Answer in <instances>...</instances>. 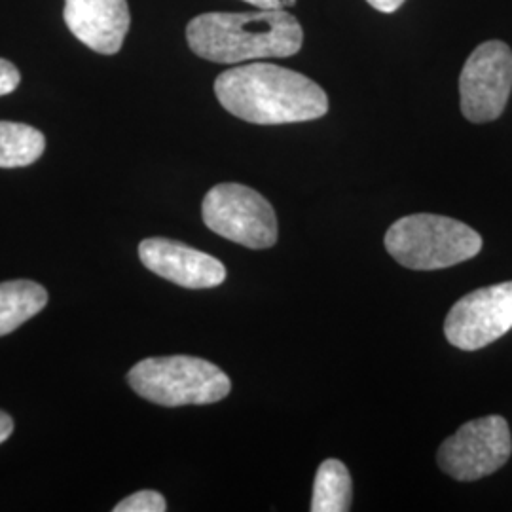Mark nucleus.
Returning a JSON list of instances; mask_svg holds the SVG:
<instances>
[{
	"instance_id": "obj_13",
	"label": "nucleus",
	"mask_w": 512,
	"mask_h": 512,
	"mask_svg": "<svg viewBox=\"0 0 512 512\" xmlns=\"http://www.w3.org/2000/svg\"><path fill=\"white\" fill-rule=\"evenodd\" d=\"M46 150V137L33 126L0 122V169L35 164Z\"/></svg>"
},
{
	"instance_id": "obj_8",
	"label": "nucleus",
	"mask_w": 512,
	"mask_h": 512,
	"mask_svg": "<svg viewBox=\"0 0 512 512\" xmlns=\"http://www.w3.org/2000/svg\"><path fill=\"white\" fill-rule=\"evenodd\" d=\"M512 329V281L465 294L446 315L444 334L454 348L478 351Z\"/></svg>"
},
{
	"instance_id": "obj_12",
	"label": "nucleus",
	"mask_w": 512,
	"mask_h": 512,
	"mask_svg": "<svg viewBox=\"0 0 512 512\" xmlns=\"http://www.w3.org/2000/svg\"><path fill=\"white\" fill-rule=\"evenodd\" d=\"M351 475L348 467L340 459H327L319 465L315 482L311 511L348 512L351 509Z\"/></svg>"
},
{
	"instance_id": "obj_2",
	"label": "nucleus",
	"mask_w": 512,
	"mask_h": 512,
	"mask_svg": "<svg viewBox=\"0 0 512 512\" xmlns=\"http://www.w3.org/2000/svg\"><path fill=\"white\" fill-rule=\"evenodd\" d=\"M190 50L220 65H239L256 59L291 57L304 42L300 21L283 8L256 12H209L186 27Z\"/></svg>"
},
{
	"instance_id": "obj_6",
	"label": "nucleus",
	"mask_w": 512,
	"mask_h": 512,
	"mask_svg": "<svg viewBox=\"0 0 512 512\" xmlns=\"http://www.w3.org/2000/svg\"><path fill=\"white\" fill-rule=\"evenodd\" d=\"M512 454L509 423L503 416L467 421L440 444L437 461L446 475L459 482H473L494 475Z\"/></svg>"
},
{
	"instance_id": "obj_15",
	"label": "nucleus",
	"mask_w": 512,
	"mask_h": 512,
	"mask_svg": "<svg viewBox=\"0 0 512 512\" xmlns=\"http://www.w3.org/2000/svg\"><path fill=\"white\" fill-rule=\"evenodd\" d=\"M21 74L18 67L6 59H0V97L14 92L19 86Z\"/></svg>"
},
{
	"instance_id": "obj_11",
	"label": "nucleus",
	"mask_w": 512,
	"mask_h": 512,
	"mask_svg": "<svg viewBox=\"0 0 512 512\" xmlns=\"http://www.w3.org/2000/svg\"><path fill=\"white\" fill-rule=\"evenodd\" d=\"M48 293L42 285L27 279L0 283V336L19 329L44 310Z\"/></svg>"
},
{
	"instance_id": "obj_3",
	"label": "nucleus",
	"mask_w": 512,
	"mask_h": 512,
	"mask_svg": "<svg viewBox=\"0 0 512 512\" xmlns=\"http://www.w3.org/2000/svg\"><path fill=\"white\" fill-rule=\"evenodd\" d=\"M385 249L404 268L431 272L475 258L482 249V238L465 222L420 213L391 224Z\"/></svg>"
},
{
	"instance_id": "obj_1",
	"label": "nucleus",
	"mask_w": 512,
	"mask_h": 512,
	"mask_svg": "<svg viewBox=\"0 0 512 512\" xmlns=\"http://www.w3.org/2000/svg\"><path fill=\"white\" fill-rule=\"evenodd\" d=\"M220 105L249 124L281 126L323 118L329 97L311 78L274 63H247L219 74Z\"/></svg>"
},
{
	"instance_id": "obj_5",
	"label": "nucleus",
	"mask_w": 512,
	"mask_h": 512,
	"mask_svg": "<svg viewBox=\"0 0 512 512\" xmlns=\"http://www.w3.org/2000/svg\"><path fill=\"white\" fill-rule=\"evenodd\" d=\"M202 215L211 232L247 249H270L277 243L272 203L245 184L213 186L203 198Z\"/></svg>"
},
{
	"instance_id": "obj_18",
	"label": "nucleus",
	"mask_w": 512,
	"mask_h": 512,
	"mask_svg": "<svg viewBox=\"0 0 512 512\" xmlns=\"http://www.w3.org/2000/svg\"><path fill=\"white\" fill-rule=\"evenodd\" d=\"M249 4H253L256 8H262V10H274V8H283L281 0H245Z\"/></svg>"
},
{
	"instance_id": "obj_14",
	"label": "nucleus",
	"mask_w": 512,
	"mask_h": 512,
	"mask_svg": "<svg viewBox=\"0 0 512 512\" xmlns=\"http://www.w3.org/2000/svg\"><path fill=\"white\" fill-rule=\"evenodd\" d=\"M167 511L165 497L154 490H143L120 501L114 512H164Z\"/></svg>"
},
{
	"instance_id": "obj_17",
	"label": "nucleus",
	"mask_w": 512,
	"mask_h": 512,
	"mask_svg": "<svg viewBox=\"0 0 512 512\" xmlns=\"http://www.w3.org/2000/svg\"><path fill=\"white\" fill-rule=\"evenodd\" d=\"M12 433H14V420L10 418V414H6V412L0 410V444H2L4 440L10 439Z\"/></svg>"
},
{
	"instance_id": "obj_10",
	"label": "nucleus",
	"mask_w": 512,
	"mask_h": 512,
	"mask_svg": "<svg viewBox=\"0 0 512 512\" xmlns=\"http://www.w3.org/2000/svg\"><path fill=\"white\" fill-rule=\"evenodd\" d=\"M63 18L74 37L105 55L120 52L131 23L126 0H65Z\"/></svg>"
},
{
	"instance_id": "obj_7",
	"label": "nucleus",
	"mask_w": 512,
	"mask_h": 512,
	"mask_svg": "<svg viewBox=\"0 0 512 512\" xmlns=\"http://www.w3.org/2000/svg\"><path fill=\"white\" fill-rule=\"evenodd\" d=\"M512 92V50L501 40L476 48L459 76V101L463 116L473 124L497 120Z\"/></svg>"
},
{
	"instance_id": "obj_4",
	"label": "nucleus",
	"mask_w": 512,
	"mask_h": 512,
	"mask_svg": "<svg viewBox=\"0 0 512 512\" xmlns=\"http://www.w3.org/2000/svg\"><path fill=\"white\" fill-rule=\"evenodd\" d=\"M128 382L139 397L167 408L219 403L232 391L219 366L190 355L143 359L129 370Z\"/></svg>"
},
{
	"instance_id": "obj_19",
	"label": "nucleus",
	"mask_w": 512,
	"mask_h": 512,
	"mask_svg": "<svg viewBox=\"0 0 512 512\" xmlns=\"http://www.w3.org/2000/svg\"><path fill=\"white\" fill-rule=\"evenodd\" d=\"M281 4H283V6H294L296 0H281Z\"/></svg>"
},
{
	"instance_id": "obj_16",
	"label": "nucleus",
	"mask_w": 512,
	"mask_h": 512,
	"mask_svg": "<svg viewBox=\"0 0 512 512\" xmlns=\"http://www.w3.org/2000/svg\"><path fill=\"white\" fill-rule=\"evenodd\" d=\"M372 8H376L378 12H384V14H393L397 12L404 4V0H366Z\"/></svg>"
},
{
	"instance_id": "obj_9",
	"label": "nucleus",
	"mask_w": 512,
	"mask_h": 512,
	"mask_svg": "<svg viewBox=\"0 0 512 512\" xmlns=\"http://www.w3.org/2000/svg\"><path fill=\"white\" fill-rule=\"evenodd\" d=\"M139 258L152 274L160 275L183 289H215L226 279V268L215 256L192 249L175 239L141 241Z\"/></svg>"
}]
</instances>
